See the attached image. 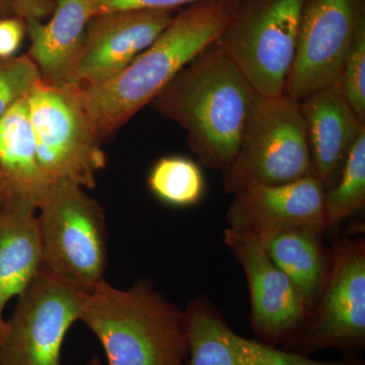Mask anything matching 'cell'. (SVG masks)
<instances>
[{"mask_svg": "<svg viewBox=\"0 0 365 365\" xmlns=\"http://www.w3.org/2000/svg\"><path fill=\"white\" fill-rule=\"evenodd\" d=\"M91 13L98 14L127 11H174L177 7L217 0H91ZM241 1V0H234Z\"/></svg>", "mask_w": 365, "mask_h": 365, "instance_id": "cell-24", "label": "cell"}, {"mask_svg": "<svg viewBox=\"0 0 365 365\" xmlns=\"http://www.w3.org/2000/svg\"><path fill=\"white\" fill-rule=\"evenodd\" d=\"M223 242L246 275L254 333L268 344H284L309 314L299 290L271 260L256 235L227 227Z\"/></svg>", "mask_w": 365, "mask_h": 365, "instance_id": "cell-11", "label": "cell"}, {"mask_svg": "<svg viewBox=\"0 0 365 365\" xmlns=\"http://www.w3.org/2000/svg\"><path fill=\"white\" fill-rule=\"evenodd\" d=\"M48 23L26 21L28 55L45 85L79 86L78 71L86 26L93 18L91 0H57Z\"/></svg>", "mask_w": 365, "mask_h": 365, "instance_id": "cell-16", "label": "cell"}, {"mask_svg": "<svg viewBox=\"0 0 365 365\" xmlns=\"http://www.w3.org/2000/svg\"><path fill=\"white\" fill-rule=\"evenodd\" d=\"M51 184L41 169L26 97L0 118V188L38 209Z\"/></svg>", "mask_w": 365, "mask_h": 365, "instance_id": "cell-18", "label": "cell"}, {"mask_svg": "<svg viewBox=\"0 0 365 365\" xmlns=\"http://www.w3.org/2000/svg\"><path fill=\"white\" fill-rule=\"evenodd\" d=\"M38 209L6 196L0 208V333L7 302L21 294L42 270Z\"/></svg>", "mask_w": 365, "mask_h": 365, "instance_id": "cell-17", "label": "cell"}, {"mask_svg": "<svg viewBox=\"0 0 365 365\" xmlns=\"http://www.w3.org/2000/svg\"><path fill=\"white\" fill-rule=\"evenodd\" d=\"M38 211L43 270L90 294L105 280L109 258L104 209L83 187L61 180Z\"/></svg>", "mask_w": 365, "mask_h": 365, "instance_id": "cell-5", "label": "cell"}, {"mask_svg": "<svg viewBox=\"0 0 365 365\" xmlns=\"http://www.w3.org/2000/svg\"><path fill=\"white\" fill-rule=\"evenodd\" d=\"M365 203V129L346 158L337 181L324 195L327 230L337 228Z\"/></svg>", "mask_w": 365, "mask_h": 365, "instance_id": "cell-21", "label": "cell"}, {"mask_svg": "<svg viewBox=\"0 0 365 365\" xmlns=\"http://www.w3.org/2000/svg\"><path fill=\"white\" fill-rule=\"evenodd\" d=\"M225 193L278 186L314 176L299 102L256 93L232 163L222 172Z\"/></svg>", "mask_w": 365, "mask_h": 365, "instance_id": "cell-4", "label": "cell"}, {"mask_svg": "<svg viewBox=\"0 0 365 365\" xmlns=\"http://www.w3.org/2000/svg\"><path fill=\"white\" fill-rule=\"evenodd\" d=\"M299 104L314 177L326 191L337 181L365 123L346 103L337 85L314 91Z\"/></svg>", "mask_w": 365, "mask_h": 365, "instance_id": "cell-15", "label": "cell"}, {"mask_svg": "<svg viewBox=\"0 0 365 365\" xmlns=\"http://www.w3.org/2000/svg\"><path fill=\"white\" fill-rule=\"evenodd\" d=\"M307 0H242L215 43L256 93H284Z\"/></svg>", "mask_w": 365, "mask_h": 365, "instance_id": "cell-6", "label": "cell"}, {"mask_svg": "<svg viewBox=\"0 0 365 365\" xmlns=\"http://www.w3.org/2000/svg\"><path fill=\"white\" fill-rule=\"evenodd\" d=\"M174 11H114L93 16L86 26L79 86L95 85L123 71L170 25Z\"/></svg>", "mask_w": 365, "mask_h": 365, "instance_id": "cell-14", "label": "cell"}, {"mask_svg": "<svg viewBox=\"0 0 365 365\" xmlns=\"http://www.w3.org/2000/svg\"><path fill=\"white\" fill-rule=\"evenodd\" d=\"M241 1L217 0L187 6L118 76L79 86L83 106L100 138L108 140L116 134L185 67L215 44Z\"/></svg>", "mask_w": 365, "mask_h": 365, "instance_id": "cell-1", "label": "cell"}, {"mask_svg": "<svg viewBox=\"0 0 365 365\" xmlns=\"http://www.w3.org/2000/svg\"><path fill=\"white\" fill-rule=\"evenodd\" d=\"M361 0H307L284 95L302 102L337 85L360 28Z\"/></svg>", "mask_w": 365, "mask_h": 365, "instance_id": "cell-10", "label": "cell"}, {"mask_svg": "<svg viewBox=\"0 0 365 365\" xmlns=\"http://www.w3.org/2000/svg\"><path fill=\"white\" fill-rule=\"evenodd\" d=\"M256 91L215 44L185 67L150 103L187 133L203 167L223 172L232 163Z\"/></svg>", "mask_w": 365, "mask_h": 365, "instance_id": "cell-2", "label": "cell"}, {"mask_svg": "<svg viewBox=\"0 0 365 365\" xmlns=\"http://www.w3.org/2000/svg\"><path fill=\"white\" fill-rule=\"evenodd\" d=\"M57 0H13L14 16L24 21H43L51 16Z\"/></svg>", "mask_w": 365, "mask_h": 365, "instance_id": "cell-26", "label": "cell"}, {"mask_svg": "<svg viewBox=\"0 0 365 365\" xmlns=\"http://www.w3.org/2000/svg\"><path fill=\"white\" fill-rule=\"evenodd\" d=\"M85 365H103V364L97 356H93V359H91L90 361H88V364Z\"/></svg>", "mask_w": 365, "mask_h": 365, "instance_id": "cell-28", "label": "cell"}, {"mask_svg": "<svg viewBox=\"0 0 365 365\" xmlns=\"http://www.w3.org/2000/svg\"><path fill=\"white\" fill-rule=\"evenodd\" d=\"M26 33V21L13 16L0 20V58L14 56Z\"/></svg>", "mask_w": 365, "mask_h": 365, "instance_id": "cell-25", "label": "cell"}, {"mask_svg": "<svg viewBox=\"0 0 365 365\" xmlns=\"http://www.w3.org/2000/svg\"><path fill=\"white\" fill-rule=\"evenodd\" d=\"M14 16L13 0H0V20Z\"/></svg>", "mask_w": 365, "mask_h": 365, "instance_id": "cell-27", "label": "cell"}, {"mask_svg": "<svg viewBox=\"0 0 365 365\" xmlns=\"http://www.w3.org/2000/svg\"><path fill=\"white\" fill-rule=\"evenodd\" d=\"M186 312L189 355L186 365H364L359 359L319 361L235 332L206 295L190 300Z\"/></svg>", "mask_w": 365, "mask_h": 365, "instance_id": "cell-13", "label": "cell"}, {"mask_svg": "<svg viewBox=\"0 0 365 365\" xmlns=\"http://www.w3.org/2000/svg\"><path fill=\"white\" fill-rule=\"evenodd\" d=\"M88 294L41 270L0 333V365H61L64 338Z\"/></svg>", "mask_w": 365, "mask_h": 365, "instance_id": "cell-9", "label": "cell"}, {"mask_svg": "<svg viewBox=\"0 0 365 365\" xmlns=\"http://www.w3.org/2000/svg\"><path fill=\"white\" fill-rule=\"evenodd\" d=\"M81 321L97 337L109 365H186V312L141 279L128 289L104 280L86 297Z\"/></svg>", "mask_w": 365, "mask_h": 365, "instance_id": "cell-3", "label": "cell"}, {"mask_svg": "<svg viewBox=\"0 0 365 365\" xmlns=\"http://www.w3.org/2000/svg\"><path fill=\"white\" fill-rule=\"evenodd\" d=\"M325 287L299 330L283 349L311 356L324 349H359L365 345V241L333 242Z\"/></svg>", "mask_w": 365, "mask_h": 365, "instance_id": "cell-8", "label": "cell"}, {"mask_svg": "<svg viewBox=\"0 0 365 365\" xmlns=\"http://www.w3.org/2000/svg\"><path fill=\"white\" fill-rule=\"evenodd\" d=\"M41 83L39 69L28 54L0 58V118Z\"/></svg>", "mask_w": 365, "mask_h": 365, "instance_id": "cell-22", "label": "cell"}, {"mask_svg": "<svg viewBox=\"0 0 365 365\" xmlns=\"http://www.w3.org/2000/svg\"><path fill=\"white\" fill-rule=\"evenodd\" d=\"M325 189L314 176L278 186L237 192L227 209V227L262 237L288 230H327Z\"/></svg>", "mask_w": 365, "mask_h": 365, "instance_id": "cell-12", "label": "cell"}, {"mask_svg": "<svg viewBox=\"0 0 365 365\" xmlns=\"http://www.w3.org/2000/svg\"><path fill=\"white\" fill-rule=\"evenodd\" d=\"M323 235L288 230L257 237L271 260L297 288L309 313L318 302L330 270V252Z\"/></svg>", "mask_w": 365, "mask_h": 365, "instance_id": "cell-19", "label": "cell"}, {"mask_svg": "<svg viewBox=\"0 0 365 365\" xmlns=\"http://www.w3.org/2000/svg\"><path fill=\"white\" fill-rule=\"evenodd\" d=\"M337 86L346 103L365 123V24L353 43Z\"/></svg>", "mask_w": 365, "mask_h": 365, "instance_id": "cell-23", "label": "cell"}, {"mask_svg": "<svg viewBox=\"0 0 365 365\" xmlns=\"http://www.w3.org/2000/svg\"><path fill=\"white\" fill-rule=\"evenodd\" d=\"M148 186L158 200L174 207L200 202L205 181L200 165L180 155L160 158L151 168Z\"/></svg>", "mask_w": 365, "mask_h": 365, "instance_id": "cell-20", "label": "cell"}, {"mask_svg": "<svg viewBox=\"0 0 365 365\" xmlns=\"http://www.w3.org/2000/svg\"><path fill=\"white\" fill-rule=\"evenodd\" d=\"M4 199H6V194H4V192L0 188V208H1L2 204L4 202Z\"/></svg>", "mask_w": 365, "mask_h": 365, "instance_id": "cell-29", "label": "cell"}, {"mask_svg": "<svg viewBox=\"0 0 365 365\" xmlns=\"http://www.w3.org/2000/svg\"><path fill=\"white\" fill-rule=\"evenodd\" d=\"M28 108L41 169L47 179L93 188L107 158L79 86L41 83L28 96Z\"/></svg>", "mask_w": 365, "mask_h": 365, "instance_id": "cell-7", "label": "cell"}]
</instances>
